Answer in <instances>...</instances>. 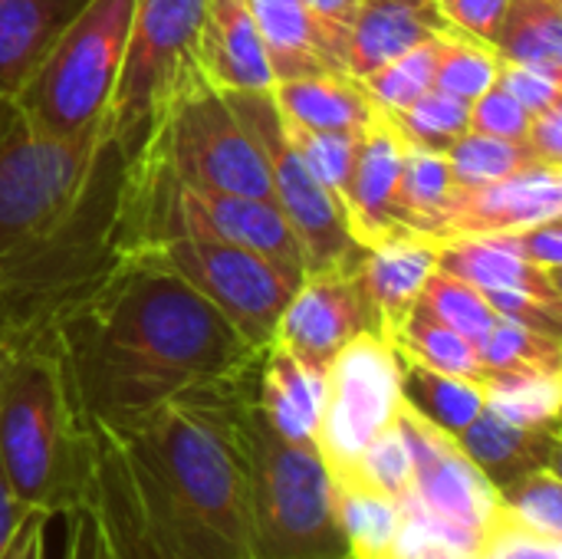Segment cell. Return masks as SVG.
<instances>
[{"mask_svg": "<svg viewBox=\"0 0 562 559\" xmlns=\"http://www.w3.org/2000/svg\"><path fill=\"white\" fill-rule=\"evenodd\" d=\"M128 158L109 119L46 138L23 119L0 138V353L56 336L128 254Z\"/></svg>", "mask_w": 562, "mask_h": 559, "instance_id": "6da1fadb", "label": "cell"}, {"mask_svg": "<svg viewBox=\"0 0 562 559\" xmlns=\"http://www.w3.org/2000/svg\"><path fill=\"white\" fill-rule=\"evenodd\" d=\"M89 425L122 432L191 389L247 372L254 349L151 250H132L56 329Z\"/></svg>", "mask_w": 562, "mask_h": 559, "instance_id": "7a4b0ae2", "label": "cell"}, {"mask_svg": "<svg viewBox=\"0 0 562 559\" xmlns=\"http://www.w3.org/2000/svg\"><path fill=\"white\" fill-rule=\"evenodd\" d=\"M257 362L168 399L122 432L92 425L158 559H250L247 418Z\"/></svg>", "mask_w": 562, "mask_h": 559, "instance_id": "3957f363", "label": "cell"}, {"mask_svg": "<svg viewBox=\"0 0 562 559\" xmlns=\"http://www.w3.org/2000/svg\"><path fill=\"white\" fill-rule=\"evenodd\" d=\"M0 461L26 511L66 517L95 478V435L72 395L56 336L0 353Z\"/></svg>", "mask_w": 562, "mask_h": 559, "instance_id": "277c9868", "label": "cell"}, {"mask_svg": "<svg viewBox=\"0 0 562 559\" xmlns=\"http://www.w3.org/2000/svg\"><path fill=\"white\" fill-rule=\"evenodd\" d=\"M250 559H352L339 488L313 441H290L250 405Z\"/></svg>", "mask_w": 562, "mask_h": 559, "instance_id": "5b68a950", "label": "cell"}, {"mask_svg": "<svg viewBox=\"0 0 562 559\" xmlns=\"http://www.w3.org/2000/svg\"><path fill=\"white\" fill-rule=\"evenodd\" d=\"M168 241L237 244L306 270L303 250L273 201L191 188L158 165L132 161L125 194V247L132 254Z\"/></svg>", "mask_w": 562, "mask_h": 559, "instance_id": "8992f818", "label": "cell"}, {"mask_svg": "<svg viewBox=\"0 0 562 559\" xmlns=\"http://www.w3.org/2000/svg\"><path fill=\"white\" fill-rule=\"evenodd\" d=\"M135 0H89L20 89V119L46 138H79L109 115Z\"/></svg>", "mask_w": 562, "mask_h": 559, "instance_id": "52a82bcc", "label": "cell"}, {"mask_svg": "<svg viewBox=\"0 0 562 559\" xmlns=\"http://www.w3.org/2000/svg\"><path fill=\"white\" fill-rule=\"evenodd\" d=\"M135 161L158 165L191 188L273 201L270 171L257 142L237 119L231 99L204 79L201 66L175 89Z\"/></svg>", "mask_w": 562, "mask_h": 559, "instance_id": "ba28073f", "label": "cell"}, {"mask_svg": "<svg viewBox=\"0 0 562 559\" xmlns=\"http://www.w3.org/2000/svg\"><path fill=\"white\" fill-rule=\"evenodd\" d=\"M207 0H135L119 82L109 102V132L135 161L175 89L198 69V40Z\"/></svg>", "mask_w": 562, "mask_h": 559, "instance_id": "9c48e42d", "label": "cell"}, {"mask_svg": "<svg viewBox=\"0 0 562 559\" xmlns=\"http://www.w3.org/2000/svg\"><path fill=\"white\" fill-rule=\"evenodd\" d=\"M257 142L270 185H273V204L280 208L286 227L293 231L306 273L310 270H329V267H352L362 264L366 247L352 237L342 204L329 188H323L313 171L303 165L296 148L286 138L283 119L270 99V92H224Z\"/></svg>", "mask_w": 562, "mask_h": 559, "instance_id": "30bf717a", "label": "cell"}, {"mask_svg": "<svg viewBox=\"0 0 562 559\" xmlns=\"http://www.w3.org/2000/svg\"><path fill=\"white\" fill-rule=\"evenodd\" d=\"M402 405L398 356L385 336L366 333L329 362L323 372L316 451L336 488L352 478L369 445L398 422Z\"/></svg>", "mask_w": 562, "mask_h": 559, "instance_id": "8fae6325", "label": "cell"}, {"mask_svg": "<svg viewBox=\"0 0 562 559\" xmlns=\"http://www.w3.org/2000/svg\"><path fill=\"white\" fill-rule=\"evenodd\" d=\"M148 250L217 306L260 353L273 343L277 323L306 273L267 254L217 241H168Z\"/></svg>", "mask_w": 562, "mask_h": 559, "instance_id": "7c38bea8", "label": "cell"}, {"mask_svg": "<svg viewBox=\"0 0 562 559\" xmlns=\"http://www.w3.org/2000/svg\"><path fill=\"white\" fill-rule=\"evenodd\" d=\"M398 428L412 451L415 481L408 501L474 559L501 517L497 488L477 471L454 435L431 425L408 405L398 412Z\"/></svg>", "mask_w": 562, "mask_h": 559, "instance_id": "4fadbf2b", "label": "cell"}, {"mask_svg": "<svg viewBox=\"0 0 562 559\" xmlns=\"http://www.w3.org/2000/svg\"><path fill=\"white\" fill-rule=\"evenodd\" d=\"M366 333L382 336V323L366 293L359 264H352L303 273L277 323L273 343L323 376L329 362Z\"/></svg>", "mask_w": 562, "mask_h": 559, "instance_id": "5bb4252c", "label": "cell"}, {"mask_svg": "<svg viewBox=\"0 0 562 559\" xmlns=\"http://www.w3.org/2000/svg\"><path fill=\"white\" fill-rule=\"evenodd\" d=\"M562 214V171L550 165H530L507 178L458 188L445 208L438 237H484Z\"/></svg>", "mask_w": 562, "mask_h": 559, "instance_id": "9a60e30c", "label": "cell"}, {"mask_svg": "<svg viewBox=\"0 0 562 559\" xmlns=\"http://www.w3.org/2000/svg\"><path fill=\"white\" fill-rule=\"evenodd\" d=\"M402 161H405V138L398 135L392 119L379 112V119L359 138V152L342 194L349 231L362 247H372L392 234L408 231L398 214Z\"/></svg>", "mask_w": 562, "mask_h": 559, "instance_id": "2e32d148", "label": "cell"}, {"mask_svg": "<svg viewBox=\"0 0 562 559\" xmlns=\"http://www.w3.org/2000/svg\"><path fill=\"white\" fill-rule=\"evenodd\" d=\"M198 66L221 92H273V66L247 0H207Z\"/></svg>", "mask_w": 562, "mask_h": 559, "instance_id": "e0dca14e", "label": "cell"}, {"mask_svg": "<svg viewBox=\"0 0 562 559\" xmlns=\"http://www.w3.org/2000/svg\"><path fill=\"white\" fill-rule=\"evenodd\" d=\"M438 247H441V237L422 234V231H402L366 247L359 273L379 313L385 339L405 323L428 277L438 270Z\"/></svg>", "mask_w": 562, "mask_h": 559, "instance_id": "ac0fdd59", "label": "cell"}, {"mask_svg": "<svg viewBox=\"0 0 562 559\" xmlns=\"http://www.w3.org/2000/svg\"><path fill=\"white\" fill-rule=\"evenodd\" d=\"M458 445L494 488H507L540 468H560V425H514L491 409L458 435Z\"/></svg>", "mask_w": 562, "mask_h": 559, "instance_id": "d6986e66", "label": "cell"}, {"mask_svg": "<svg viewBox=\"0 0 562 559\" xmlns=\"http://www.w3.org/2000/svg\"><path fill=\"white\" fill-rule=\"evenodd\" d=\"M283 122L313 128V132H336L362 138L369 125L379 119L375 102L362 89L359 79L349 72H316L300 79H283L270 92Z\"/></svg>", "mask_w": 562, "mask_h": 559, "instance_id": "ffe728a7", "label": "cell"}, {"mask_svg": "<svg viewBox=\"0 0 562 559\" xmlns=\"http://www.w3.org/2000/svg\"><path fill=\"white\" fill-rule=\"evenodd\" d=\"M448 23L438 16L435 3H392L366 0L349 26L346 40V72L366 79L379 66L408 53L412 46L445 33Z\"/></svg>", "mask_w": 562, "mask_h": 559, "instance_id": "44dd1931", "label": "cell"}, {"mask_svg": "<svg viewBox=\"0 0 562 559\" xmlns=\"http://www.w3.org/2000/svg\"><path fill=\"white\" fill-rule=\"evenodd\" d=\"M254 405L290 441H313L323 405V376L293 359L283 346L270 343L257 362Z\"/></svg>", "mask_w": 562, "mask_h": 559, "instance_id": "7402d4cb", "label": "cell"}, {"mask_svg": "<svg viewBox=\"0 0 562 559\" xmlns=\"http://www.w3.org/2000/svg\"><path fill=\"white\" fill-rule=\"evenodd\" d=\"M89 0H0V92L16 99Z\"/></svg>", "mask_w": 562, "mask_h": 559, "instance_id": "603a6c76", "label": "cell"}, {"mask_svg": "<svg viewBox=\"0 0 562 559\" xmlns=\"http://www.w3.org/2000/svg\"><path fill=\"white\" fill-rule=\"evenodd\" d=\"M438 267L474 283L477 290H517L550 306H562L557 273H547L510 250L501 237H441Z\"/></svg>", "mask_w": 562, "mask_h": 559, "instance_id": "cb8c5ba5", "label": "cell"}, {"mask_svg": "<svg viewBox=\"0 0 562 559\" xmlns=\"http://www.w3.org/2000/svg\"><path fill=\"white\" fill-rule=\"evenodd\" d=\"M260 30L273 79H300L316 72H342L329 59L326 40L303 0H247Z\"/></svg>", "mask_w": 562, "mask_h": 559, "instance_id": "d4e9b609", "label": "cell"}, {"mask_svg": "<svg viewBox=\"0 0 562 559\" xmlns=\"http://www.w3.org/2000/svg\"><path fill=\"white\" fill-rule=\"evenodd\" d=\"M398 382L405 405L454 438L487 409V392L481 382L428 369L405 356H398Z\"/></svg>", "mask_w": 562, "mask_h": 559, "instance_id": "484cf974", "label": "cell"}, {"mask_svg": "<svg viewBox=\"0 0 562 559\" xmlns=\"http://www.w3.org/2000/svg\"><path fill=\"white\" fill-rule=\"evenodd\" d=\"M494 49L504 63L562 79V0H510Z\"/></svg>", "mask_w": 562, "mask_h": 559, "instance_id": "4316f807", "label": "cell"}, {"mask_svg": "<svg viewBox=\"0 0 562 559\" xmlns=\"http://www.w3.org/2000/svg\"><path fill=\"white\" fill-rule=\"evenodd\" d=\"M389 343L398 356H405L412 362H422V366L448 372V376L484 382L477 346L468 336H461L458 329H451L448 323H441L435 313H428L422 303H415V310L389 336Z\"/></svg>", "mask_w": 562, "mask_h": 559, "instance_id": "83f0119b", "label": "cell"}, {"mask_svg": "<svg viewBox=\"0 0 562 559\" xmlns=\"http://www.w3.org/2000/svg\"><path fill=\"white\" fill-rule=\"evenodd\" d=\"M454 178L445 152L405 142L402 161V188H398V214L408 231L435 234L441 231L445 208L451 201Z\"/></svg>", "mask_w": 562, "mask_h": 559, "instance_id": "f1b7e54d", "label": "cell"}, {"mask_svg": "<svg viewBox=\"0 0 562 559\" xmlns=\"http://www.w3.org/2000/svg\"><path fill=\"white\" fill-rule=\"evenodd\" d=\"M477 353H481L484 379L520 376V372H562V336L530 329L504 316H497Z\"/></svg>", "mask_w": 562, "mask_h": 559, "instance_id": "f546056e", "label": "cell"}, {"mask_svg": "<svg viewBox=\"0 0 562 559\" xmlns=\"http://www.w3.org/2000/svg\"><path fill=\"white\" fill-rule=\"evenodd\" d=\"M487 409L514 425L550 428L560 425L562 372H520V376H487L484 382Z\"/></svg>", "mask_w": 562, "mask_h": 559, "instance_id": "4dcf8cb0", "label": "cell"}, {"mask_svg": "<svg viewBox=\"0 0 562 559\" xmlns=\"http://www.w3.org/2000/svg\"><path fill=\"white\" fill-rule=\"evenodd\" d=\"M448 33V30H445ZM431 36L418 46H412L408 53L395 56L392 63L379 66L375 72H369L362 82V89L369 92V99L375 102V109L382 115H398L402 109H408L418 96H425L428 89H435V72H438V59H441V36Z\"/></svg>", "mask_w": 562, "mask_h": 559, "instance_id": "1f68e13d", "label": "cell"}, {"mask_svg": "<svg viewBox=\"0 0 562 559\" xmlns=\"http://www.w3.org/2000/svg\"><path fill=\"white\" fill-rule=\"evenodd\" d=\"M445 158L451 165V178L458 188L487 185V181L507 178L514 171H524L530 165H540L524 142L491 138V135H477V132L454 138L445 148Z\"/></svg>", "mask_w": 562, "mask_h": 559, "instance_id": "d6a6232c", "label": "cell"}, {"mask_svg": "<svg viewBox=\"0 0 562 559\" xmlns=\"http://www.w3.org/2000/svg\"><path fill=\"white\" fill-rule=\"evenodd\" d=\"M418 303L428 313H435L441 323H448L451 329L468 336L474 346H481L487 339L491 326L497 323V313L491 310L484 293L474 283H468V280H461V277H454V273H448L441 267L428 277Z\"/></svg>", "mask_w": 562, "mask_h": 559, "instance_id": "836d02e7", "label": "cell"}, {"mask_svg": "<svg viewBox=\"0 0 562 559\" xmlns=\"http://www.w3.org/2000/svg\"><path fill=\"white\" fill-rule=\"evenodd\" d=\"M389 119L405 142L445 152L454 138L471 132V102L441 89H428L408 109Z\"/></svg>", "mask_w": 562, "mask_h": 559, "instance_id": "e575fe53", "label": "cell"}, {"mask_svg": "<svg viewBox=\"0 0 562 559\" xmlns=\"http://www.w3.org/2000/svg\"><path fill=\"white\" fill-rule=\"evenodd\" d=\"M497 504H501L504 517H510L514 524H520L540 537L562 540L560 468H540L507 488H497Z\"/></svg>", "mask_w": 562, "mask_h": 559, "instance_id": "d590c367", "label": "cell"}, {"mask_svg": "<svg viewBox=\"0 0 562 559\" xmlns=\"http://www.w3.org/2000/svg\"><path fill=\"white\" fill-rule=\"evenodd\" d=\"M497 72H501V56L494 46L458 36L454 30H448L441 36V59H438V72H435V89L451 92L464 102H474L491 86H497Z\"/></svg>", "mask_w": 562, "mask_h": 559, "instance_id": "8d00e7d4", "label": "cell"}, {"mask_svg": "<svg viewBox=\"0 0 562 559\" xmlns=\"http://www.w3.org/2000/svg\"><path fill=\"white\" fill-rule=\"evenodd\" d=\"M412 451L408 441L398 428V422L379 435L369 451L362 455V461L356 465L352 478L346 484H339V491L359 488V491H372L379 497H389L395 504H405L412 497Z\"/></svg>", "mask_w": 562, "mask_h": 559, "instance_id": "74e56055", "label": "cell"}, {"mask_svg": "<svg viewBox=\"0 0 562 559\" xmlns=\"http://www.w3.org/2000/svg\"><path fill=\"white\" fill-rule=\"evenodd\" d=\"M290 145L296 148V155L303 158V165L313 171V178L329 188L336 194V201L342 204L346 185H349V171L359 152V138L356 135H336V132H313L293 122H283Z\"/></svg>", "mask_w": 562, "mask_h": 559, "instance_id": "f35d334b", "label": "cell"}, {"mask_svg": "<svg viewBox=\"0 0 562 559\" xmlns=\"http://www.w3.org/2000/svg\"><path fill=\"white\" fill-rule=\"evenodd\" d=\"M527 128H530V112L504 86H491L484 96L471 102V132L477 135L524 142Z\"/></svg>", "mask_w": 562, "mask_h": 559, "instance_id": "ab89813d", "label": "cell"}, {"mask_svg": "<svg viewBox=\"0 0 562 559\" xmlns=\"http://www.w3.org/2000/svg\"><path fill=\"white\" fill-rule=\"evenodd\" d=\"M474 559H562V540L540 537V534L514 524L501 511L497 524L484 537V544H481Z\"/></svg>", "mask_w": 562, "mask_h": 559, "instance_id": "60d3db41", "label": "cell"}, {"mask_svg": "<svg viewBox=\"0 0 562 559\" xmlns=\"http://www.w3.org/2000/svg\"><path fill=\"white\" fill-rule=\"evenodd\" d=\"M507 3L510 0H435V10L458 36L494 46Z\"/></svg>", "mask_w": 562, "mask_h": 559, "instance_id": "b9f144b4", "label": "cell"}, {"mask_svg": "<svg viewBox=\"0 0 562 559\" xmlns=\"http://www.w3.org/2000/svg\"><path fill=\"white\" fill-rule=\"evenodd\" d=\"M497 86H504L530 115H540V112H547L553 105H562L560 76H550V72L533 69V66H520V63H504L501 59Z\"/></svg>", "mask_w": 562, "mask_h": 559, "instance_id": "7bdbcfd3", "label": "cell"}, {"mask_svg": "<svg viewBox=\"0 0 562 559\" xmlns=\"http://www.w3.org/2000/svg\"><path fill=\"white\" fill-rule=\"evenodd\" d=\"M501 237L510 250H517L524 260H530L533 267L547 270V273H557L560 277L562 267V227L560 217L553 221H540V224H530V227H517V231H504V234H494Z\"/></svg>", "mask_w": 562, "mask_h": 559, "instance_id": "ee69618b", "label": "cell"}, {"mask_svg": "<svg viewBox=\"0 0 562 559\" xmlns=\"http://www.w3.org/2000/svg\"><path fill=\"white\" fill-rule=\"evenodd\" d=\"M326 40L329 59L336 63V69L346 72V40H349V26L359 13V7L366 0H303Z\"/></svg>", "mask_w": 562, "mask_h": 559, "instance_id": "f6af8a7d", "label": "cell"}, {"mask_svg": "<svg viewBox=\"0 0 562 559\" xmlns=\"http://www.w3.org/2000/svg\"><path fill=\"white\" fill-rule=\"evenodd\" d=\"M524 145L540 165L560 168L562 165V105H553L540 115H530V128L524 135Z\"/></svg>", "mask_w": 562, "mask_h": 559, "instance_id": "bcb514c9", "label": "cell"}, {"mask_svg": "<svg viewBox=\"0 0 562 559\" xmlns=\"http://www.w3.org/2000/svg\"><path fill=\"white\" fill-rule=\"evenodd\" d=\"M46 527H49V517L30 511L0 559H46Z\"/></svg>", "mask_w": 562, "mask_h": 559, "instance_id": "7dc6e473", "label": "cell"}, {"mask_svg": "<svg viewBox=\"0 0 562 559\" xmlns=\"http://www.w3.org/2000/svg\"><path fill=\"white\" fill-rule=\"evenodd\" d=\"M26 507L16 501V494H13V488H10V478H7V471H3V461H0V557H3V550L10 547V540H13V534L20 530V524L26 521Z\"/></svg>", "mask_w": 562, "mask_h": 559, "instance_id": "c3c4849f", "label": "cell"}, {"mask_svg": "<svg viewBox=\"0 0 562 559\" xmlns=\"http://www.w3.org/2000/svg\"><path fill=\"white\" fill-rule=\"evenodd\" d=\"M63 559H89V534H86V511L76 507L66 514V550Z\"/></svg>", "mask_w": 562, "mask_h": 559, "instance_id": "681fc988", "label": "cell"}, {"mask_svg": "<svg viewBox=\"0 0 562 559\" xmlns=\"http://www.w3.org/2000/svg\"><path fill=\"white\" fill-rule=\"evenodd\" d=\"M20 119V112H16V102L10 99V96H3L0 92V138L13 128V122Z\"/></svg>", "mask_w": 562, "mask_h": 559, "instance_id": "f907efd6", "label": "cell"}, {"mask_svg": "<svg viewBox=\"0 0 562 559\" xmlns=\"http://www.w3.org/2000/svg\"><path fill=\"white\" fill-rule=\"evenodd\" d=\"M392 3H435V0H392Z\"/></svg>", "mask_w": 562, "mask_h": 559, "instance_id": "816d5d0a", "label": "cell"}]
</instances>
